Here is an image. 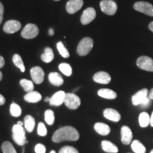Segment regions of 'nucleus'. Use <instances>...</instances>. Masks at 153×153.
Masks as SVG:
<instances>
[{
    "mask_svg": "<svg viewBox=\"0 0 153 153\" xmlns=\"http://www.w3.org/2000/svg\"><path fill=\"white\" fill-rule=\"evenodd\" d=\"M79 138V133L77 130L70 126H64L57 129L53 133L52 140L55 143H61L63 141H76Z\"/></svg>",
    "mask_w": 153,
    "mask_h": 153,
    "instance_id": "f257e3e1",
    "label": "nucleus"
},
{
    "mask_svg": "<svg viewBox=\"0 0 153 153\" xmlns=\"http://www.w3.org/2000/svg\"><path fill=\"white\" fill-rule=\"evenodd\" d=\"M12 137L18 145L24 146L26 144L27 140L26 137V131L23 126H19L17 123L14 125L12 128Z\"/></svg>",
    "mask_w": 153,
    "mask_h": 153,
    "instance_id": "f03ea898",
    "label": "nucleus"
},
{
    "mask_svg": "<svg viewBox=\"0 0 153 153\" xmlns=\"http://www.w3.org/2000/svg\"><path fill=\"white\" fill-rule=\"evenodd\" d=\"M94 41L91 38L87 37L83 38L81 41L79 42L76 51H77L78 55L80 56H85L91 52V49L93 48Z\"/></svg>",
    "mask_w": 153,
    "mask_h": 153,
    "instance_id": "7ed1b4c3",
    "label": "nucleus"
},
{
    "mask_svg": "<svg viewBox=\"0 0 153 153\" xmlns=\"http://www.w3.org/2000/svg\"><path fill=\"white\" fill-rule=\"evenodd\" d=\"M101 11L107 15L113 16L116 14L118 7L116 3L113 0H102L100 2Z\"/></svg>",
    "mask_w": 153,
    "mask_h": 153,
    "instance_id": "20e7f679",
    "label": "nucleus"
},
{
    "mask_svg": "<svg viewBox=\"0 0 153 153\" xmlns=\"http://www.w3.org/2000/svg\"><path fill=\"white\" fill-rule=\"evenodd\" d=\"M64 104L68 108L72 110H75L81 104V100L76 94L73 93H68L65 95Z\"/></svg>",
    "mask_w": 153,
    "mask_h": 153,
    "instance_id": "39448f33",
    "label": "nucleus"
},
{
    "mask_svg": "<svg viewBox=\"0 0 153 153\" xmlns=\"http://www.w3.org/2000/svg\"><path fill=\"white\" fill-rule=\"evenodd\" d=\"M39 29L36 25L28 24L24 28L22 32V36L26 39H32L38 35Z\"/></svg>",
    "mask_w": 153,
    "mask_h": 153,
    "instance_id": "423d86ee",
    "label": "nucleus"
},
{
    "mask_svg": "<svg viewBox=\"0 0 153 153\" xmlns=\"http://www.w3.org/2000/svg\"><path fill=\"white\" fill-rule=\"evenodd\" d=\"M137 66L141 70L153 72V60L148 56H141L137 60Z\"/></svg>",
    "mask_w": 153,
    "mask_h": 153,
    "instance_id": "0eeeda50",
    "label": "nucleus"
},
{
    "mask_svg": "<svg viewBox=\"0 0 153 153\" xmlns=\"http://www.w3.org/2000/svg\"><path fill=\"white\" fill-rule=\"evenodd\" d=\"M134 9L139 12L148 15L149 16H153V6L146 1H138L133 6Z\"/></svg>",
    "mask_w": 153,
    "mask_h": 153,
    "instance_id": "6e6552de",
    "label": "nucleus"
},
{
    "mask_svg": "<svg viewBox=\"0 0 153 153\" xmlns=\"http://www.w3.org/2000/svg\"><path fill=\"white\" fill-rule=\"evenodd\" d=\"M30 76L32 79L37 85H40L44 80L45 72L41 67H33L30 69Z\"/></svg>",
    "mask_w": 153,
    "mask_h": 153,
    "instance_id": "1a4fd4ad",
    "label": "nucleus"
},
{
    "mask_svg": "<svg viewBox=\"0 0 153 153\" xmlns=\"http://www.w3.org/2000/svg\"><path fill=\"white\" fill-rule=\"evenodd\" d=\"M21 28H22V24L18 21L9 20L7 21L4 25L3 30L5 33L12 34L20 30Z\"/></svg>",
    "mask_w": 153,
    "mask_h": 153,
    "instance_id": "9d476101",
    "label": "nucleus"
},
{
    "mask_svg": "<svg viewBox=\"0 0 153 153\" xmlns=\"http://www.w3.org/2000/svg\"><path fill=\"white\" fill-rule=\"evenodd\" d=\"M96 11L92 7H89L86 9L84 12L82 13L81 16V23L83 25H87L94 20L96 18Z\"/></svg>",
    "mask_w": 153,
    "mask_h": 153,
    "instance_id": "9b49d317",
    "label": "nucleus"
},
{
    "mask_svg": "<svg viewBox=\"0 0 153 153\" xmlns=\"http://www.w3.org/2000/svg\"><path fill=\"white\" fill-rule=\"evenodd\" d=\"M148 89H143L137 91L132 97V103L134 106L140 105L148 97Z\"/></svg>",
    "mask_w": 153,
    "mask_h": 153,
    "instance_id": "f8f14e48",
    "label": "nucleus"
},
{
    "mask_svg": "<svg viewBox=\"0 0 153 153\" xmlns=\"http://www.w3.org/2000/svg\"><path fill=\"white\" fill-rule=\"evenodd\" d=\"M120 136H121V142L123 144L128 145L132 143L133 133L128 126H122L121 129H120Z\"/></svg>",
    "mask_w": 153,
    "mask_h": 153,
    "instance_id": "ddd939ff",
    "label": "nucleus"
},
{
    "mask_svg": "<svg viewBox=\"0 0 153 153\" xmlns=\"http://www.w3.org/2000/svg\"><path fill=\"white\" fill-rule=\"evenodd\" d=\"M83 4V0H70L67 3L66 10L69 14H74L82 8Z\"/></svg>",
    "mask_w": 153,
    "mask_h": 153,
    "instance_id": "4468645a",
    "label": "nucleus"
},
{
    "mask_svg": "<svg viewBox=\"0 0 153 153\" xmlns=\"http://www.w3.org/2000/svg\"><path fill=\"white\" fill-rule=\"evenodd\" d=\"M66 93L64 91H57L52 96L50 100V104L52 106H59L62 105L65 101Z\"/></svg>",
    "mask_w": 153,
    "mask_h": 153,
    "instance_id": "2eb2a0df",
    "label": "nucleus"
},
{
    "mask_svg": "<svg viewBox=\"0 0 153 153\" xmlns=\"http://www.w3.org/2000/svg\"><path fill=\"white\" fill-rule=\"evenodd\" d=\"M94 81L97 83L102 84V85H107L111 82V78L109 74L106 72H98L94 74L93 76Z\"/></svg>",
    "mask_w": 153,
    "mask_h": 153,
    "instance_id": "dca6fc26",
    "label": "nucleus"
},
{
    "mask_svg": "<svg viewBox=\"0 0 153 153\" xmlns=\"http://www.w3.org/2000/svg\"><path fill=\"white\" fill-rule=\"evenodd\" d=\"M104 116L108 120L114 122H118L120 120V114L119 112L114 108H108L104 111Z\"/></svg>",
    "mask_w": 153,
    "mask_h": 153,
    "instance_id": "f3484780",
    "label": "nucleus"
},
{
    "mask_svg": "<svg viewBox=\"0 0 153 153\" xmlns=\"http://www.w3.org/2000/svg\"><path fill=\"white\" fill-rule=\"evenodd\" d=\"M94 130L97 133H99L101 135H108L111 132V128L107 124L104 123H97L94 124Z\"/></svg>",
    "mask_w": 153,
    "mask_h": 153,
    "instance_id": "a211bd4d",
    "label": "nucleus"
},
{
    "mask_svg": "<svg viewBox=\"0 0 153 153\" xmlns=\"http://www.w3.org/2000/svg\"><path fill=\"white\" fill-rule=\"evenodd\" d=\"M42 99V96L38 91H32L24 96V100L28 103H37Z\"/></svg>",
    "mask_w": 153,
    "mask_h": 153,
    "instance_id": "6ab92c4d",
    "label": "nucleus"
},
{
    "mask_svg": "<svg viewBox=\"0 0 153 153\" xmlns=\"http://www.w3.org/2000/svg\"><path fill=\"white\" fill-rule=\"evenodd\" d=\"M48 79L49 82L53 85L57 86V87L61 86L64 82L62 76L57 72H51V73H50L48 75Z\"/></svg>",
    "mask_w": 153,
    "mask_h": 153,
    "instance_id": "aec40b11",
    "label": "nucleus"
},
{
    "mask_svg": "<svg viewBox=\"0 0 153 153\" xmlns=\"http://www.w3.org/2000/svg\"><path fill=\"white\" fill-rule=\"evenodd\" d=\"M101 148L104 152L108 153H117L118 152L117 146L108 140H103L101 142Z\"/></svg>",
    "mask_w": 153,
    "mask_h": 153,
    "instance_id": "412c9836",
    "label": "nucleus"
},
{
    "mask_svg": "<svg viewBox=\"0 0 153 153\" xmlns=\"http://www.w3.org/2000/svg\"><path fill=\"white\" fill-rule=\"evenodd\" d=\"M24 128L26 130V131L28 133H31L33 132L34 128H35L36 125V121L34 118L30 115H27L26 116H25L24 120Z\"/></svg>",
    "mask_w": 153,
    "mask_h": 153,
    "instance_id": "4be33fe9",
    "label": "nucleus"
},
{
    "mask_svg": "<svg viewBox=\"0 0 153 153\" xmlns=\"http://www.w3.org/2000/svg\"><path fill=\"white\" fill-rule=\"evenodd\" d=\"M97 93L99 97L106 99H114L117 97V94L109 89H101Z\"/></svg>",
    "mask_w": 153,
    "mask_h": 153,
    "instance_id": "5701e85b",
    "label": "nucleus"
},
{
    "mask_svg": "<svg viewBox=\"0 0 153 153\" xmlns=\"http://www.w3.org/2000/svg\"><path fill=\"white\" fill-rule=\"evenodd\" d=\"M54 59V53L51 48H45L44 50V53L41 55V60L45 63L51 62Z\"/></svg>",
    "mask_w": 153,
    "mask_h": 153,
    "instance_id": "b1692460",
    "label": "nucleus"
},
{
    "mask_svg": "<svg viewBox=\"0 0 153 153\" xmlns=\"http://www.w3.org/2000/svg\"><path fill=\"white\" fill-rule=\"evenodd\" d=\"M131 148L135 153H145L146 148L141 142L137 140H135L131 143Z\"/></svg>",
    "mask_w": 153,
    "mask_h": 153,
    "instance_id": "393cba45",
    "label": "nucleus"
},
{
    "mask_svg": "<svg viewBox=\"0 0 153 153\" xmlns=\"http://www.w3.org/2000/svg\"><path fill=\"white\" fill-rule=\"evenodd\" d=\"M139 123L143 128H146L150 123V116L147 112H142L139 115Z\"/></svg>",
    "mask_w": 153,
    "mask_h": 153,
    "instance_id": "a878e982",
    "label": "nucleus"
},
{
    "mask_svg": "<svg viewBox=\"0 0 153 153\" xmlns=\"http://www.w3.org/2000/svg\"><path fill=\"white\" fill-rule=\"evenodd\" d=\"M20 85L22 86L23 89L26 92H30V91H33L34 89V85L32 81L30 80L26 79H22L20 81Z\"/></svg>",
    "mask_w": 153,
    "mask_h": 153,
    "instance_id": "bb28decb",
    "label": "nucleus"
},
{
    "mask_svg": "<svg viewBox=\"0 0 153 153\" xmlns=\"http://www.w3.org/2000/svg\"><path fill=\"white\" fill-rule=\"evenodd\" d=\"M12 60L14 64L16 65L17 68L20 69V70L22 72H25V66L24 64V62H23V60L22 57L18 54H15L12 57Z\"/></svg>",
    "mask_w": 153,
    "mask_h": 153,
    "instance_id": "cd10ccee",
    "label": "nucleus"
},
{
    "mask_svg": "<svg viewBox=\"0 0 153 153\" xmlns=\"http://www.w3.org/2000/svg\"><path fill=\"white\" fill-rule=\"evenodd\" d=\"M1 150L3 153H17L14 147L9 141H5L1 145Z\"/></svg>",
    "mask_w": 153,
    "mask_h": 153,
    "instance_id": "c85d7f7f",
    "label": "nucleus"
},
{
    "mask_svg": "<svg viewBox=\"0 0 153 153\" xmlns=\"http://www.w3.org/2000/svg\"><path fill=\"white\" fill-rule=\"evenodd\" d=\"M59 70L60 72L65 74V75L70 76L72 75V67L68 63H61L59 65Z\"/></svg>",
    "mask_w": 153,
    "mask_h": 153,
    "instance_id": "c756f323",
    "label": "nucleus"
},
{
    "mask_svg": "<svg viewBox=\"0 0 153 153\" xmlns=\"http://www.w3.org/2000/svg\"><path fill=\"white\" fill-rule=\"evenodd\" d=\"M10 113L12 116L19 117V116H21L22 113V108L16 103H12L10 106Z\"/></svg>",
    "mask_w": 153,
    "mask_h": 153,
    "instance_id": "7c9ffc66",
    "label": "nucleus"
},
{
    "mask_svg": "<svg viewBox=\"0 0 153 153\" xmlns=\"http://www.w3.org/2000/svg\"><path fill=\"white\" fill-rule=\"evenodd\" d=\"M45 122L48 124V125L51 126L55 122V114L53 110L48 109L45 111Z\"/></svg>",
    "mask_w": 153,
    "mask_h": 153,
    "instance_id": "2f4dec72",
    "label": "nucleus"
},
{
    "mask_svg": "<svg viewBox=\"0 0 153 153\" xmlns=\"http://www.w3.org/2000/svg\"><path fill=\"white\" fill-rule=\"evenodd\" d=\"M57 48L59 53H60L64 58H68V57H70V53H69L68 51L67 50L66 48L64 46L62 42L60 41L57 43Z\"/></svg>",
    "mask_w": 153,
    "mask_h": 153,
    "instance_id": "473e14b6",
    "label": "nucleus"
},
{
    "mask_svg": "<svg viewBox=\"0 0 153 153\" xmlns=\"http://www.w3.org/2000/svg\"><path fill=\"white\" fill-rule=\"evenodd\" d=\"M37 133L40 136H45L47 135V128L43 123H41H41H39V124H38Z\"/></svg>",
    "mask_w": 153,
    "mask_h": 153,
    "instance_id": "72a5a7b5",
    "label": "nucleus"
},
{
    "mask_svg": "<svg viewBox=\"0 0 153 153\" xmlns=\"http://www.w3.org/2000/svg\"><path fill=\"white\" fill-rule=\"evenodd\" d=\"M59 153H79V151L72 146H64L60 149Z\"/></svg>",
    "mask_w": 153,
    "mask_h": 153,
    "instance_id": "f704fd0d",
    "label": "nucleus"
},
{
    "mask_svg": "<svg viewBox=\"0 0 153 153\" xmlns=\"http://www.w3.org/2000/svg\"><path fill=\"white\" fill-rule=\"evenodd\" d=\"M36 153H45L46 152V148L45 146L41 143H38L35 147Z\"/></svg>",
    "mask_w": 153,
    "mask_h": 153,
    "instance_id": "c9c22d12",
    "label": "nucleus"
},
{
    "mask_svg": "<svg viewBox=\"0 0 153 153\" xmlns=\"http://www.w3.org/2000/svg\"><path fill=\"white\" fill-rule=\"evenodd\" d=\"M151 104V99L148 97L145 100L143 101L142 104H140L141 107H142V108H148L149 106H150Z\"/></svg>",
    "mask_w": 153,
    "mask_h": 153,
    "instance_id": "e433bc0d",
    "label": "nucleus"
},
{
    "mask_svg": "<svg viewBox=\"0 0 153 153\" xmlns=\"http://www.w3.org/2000/svg\"><path fill=\"white\" fill-rule=\"evenodd\" d=\"M4 6L2 3L0 1V24H1L3 21V15H4Z\"/></svg>",
    "mask_w": 153,
    "mask_h": 153,
    "instance_id": "4c0bfd02",
    "label": "nucleus"
},
{
    "mask_svg": "<svg viewBox=\"0 0 153 153\" xmlns=\"http://www.w3.org/2000/svg\"><path fill=\"white\" fill-rule=\"evenodd\" d=\"M5 65V60L2 56L0 55V68H2Z\"/></svg>",
    "mask_w": 153,
    "mask_h": 153,
    "instance_id": "58836bf2",
    "label": "nucleus"
},
{
    "mask_svg": "<svg viewBox=\"0 0 153 153\" xmlns=\"http://www.w3.org/2000/svg\"><path fill=\"white\" fill-rule=\"evenodd\" d=\"M5 101H6V99L4 98V97L3 95H1V94H0V106H1V105L4 104Z\"/></svg>",
    "mask_w": 153,
    "mask_h": 153,
    "instance_id": "ea45409f",
    "label": "nucleus"
},
{
    "mask_svg": "<svg viewBox=\"0 0 153 153\" xmlns=\"http://www.w3.org/2000/svg\"><path fill=\"white\" fill-rule=\"evenodd\" d=\"M148 97L151 99V100H153V88L150 91V92H149Z\"/></svg>",
    "mask_w": 153,
    "mask_h": 153,
    "instance_id": "a19ab883",
    "label": "nucleus"
},
{
    "mask_svg": "<svg viewBox=\"0 0 153 153\" xmlns=\"http://www.w3.org/2000/svg\"><path fill=\"white\" fill-rule=\"evenodd\" d=\"M150 125L152 126V127H153V111L152 113V115H151L150 116Z\"/></svg>",
    "mask_w": 153,
    "mask_h": 153,
    "instance_id": "79ce46f5",
    "label": "nucleus"
},
{
    "mask_svg": "<svg viewBox=\"0 0 153 153\" xmlns=\"http://www.w3.org/2000/svg\"><path fill=\"white\" fill-rule=\"evenodd\" d=\"M49 35L50 36L54 35V30H53V28H50L49 29Z\"/></svg>",
    "mask_w": 153,
    "mask_h": 153,
    "instance_id": "37998d69",
    "label": "nucleus"
},
{
    "mask_svg": "<svg viewBox=\"0 0 153 153\" xmlns=\"http://www.w3.org/2000/svg\"><path fill=\"white\" fill-rule=\"evenodd\" d=\"M149 28H150V30L151 31L153 32V22H151L150 24H149Z\"/></svg>",
    "mask_w": 153,
    "mask_h": 153,
    "instance_id": "c03bdc74",
    "label": "nucleus"
},
{
    "mask_svg": "<svg viewBox=\"0 0 153 153\" xmlns=\"http://www.w3.org/2000/svg\"><path fill=\"white\" fill-rule=\"evenodd\" d=\"M17 124H18V125H19V126H24V122L21 121V120H19V121L17 122Z\"/></svg>",
    "mask_w": 153,
    "mask_h": 153,
    "instance_id": "a18cd8bd",
    "label": "nucleus"
},
{
    "mask_svg": "<svg viewBox=\"0 0 153 153\" xmlns=\"http://www.w3.org/2000/svg\"><path fill=\"white\" fill-rule=\"evenodd\" d=\"M2 77H3V74H2V73H1V72L0 71V81L2 79Z\"/></svg>",
    "mask_w": 153,
    "mask_h": 153,
    "instance_id": "49530a36",
    "label": "nucleus"
},
{
    "mask_svg": "<svg viewBox=\"0 0 153 153\" xmlns=\"http://www.w3.org/2000/svg\"><path fill=\"white\" fill-rule=\"evenodd\" d=\"M50 100H51V98H49V97H46L45 99V101H48V102H50Z\"/></svg>",
    "mask_w": 153,
    "mask_h": 153,
    "instance_id": "de8ad7c7",
    "label": "nucleus"
},
{
    "mask_svg": "<svg viewBox=\"0 0 153 153\" xmlns=\"http://www.w3.org/2000/svg\"><path fill=\"white\" fill-rule=\"evenodd\" d=\"M50 153H56V152H55V150H52V151H51V152H50Z\"/></svg>",
    "mask_w": 153,
    "mask_h": 153,
    "instance_id": "09e8293b",
    "label": "nucleus"
},
{
    "mask_svg": "<svg viewBox=\"0 0 153 153\" xmlns=\"http://www.w3.org/2000/svg\"><path fill=\"white\" fill-rule=\"evenodd\" d=\"M150 153H153V149H152V150H151V151H150Z\"/></svg>",
    "mask_w": 153,
    "mask_h": 153,
    "instance_id": "8fccbe9b",
    "label": "nucleus"
},
{
    "mask_svg": "<svg viewBox=\"0 0 153 153\" xmlns=\"http://www.w3.org/2000/svg\"><path fill=\"white\" fill-rule=\"evenodd\" d=\"M55 1H60V0H55Z\"/></svg>",
    "mask_w": 153,
    "mask_h": 153,
    "instance_id": "3c124183",
    "label": "nucleus"
}]
</instances>
